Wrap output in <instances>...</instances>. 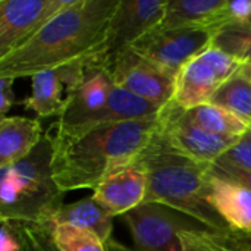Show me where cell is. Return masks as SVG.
<instances>
[{"label": "cell", "mask_w": 251, "mask_h": 251, "mask_svg": "<svg viewBox=\"0 0 251 251\" xmlns=\"http://www.w3.org/2000/svg\"><path fill=\"white\" fill-rule=\"evenodd\" d=\"M6 222L16 237L21 251H59L53 240L51 222L1 221Z\"/></svg>", "instance_id": "cell-22"}, {"label": "cell", "mask_w": 251, "mask_h": 251, "mask_svg": "<svg viewBox=\"0 0 251 251\" xmlns=\"http://www.w3.org/2000/svg\"><path fill=\"white\" fill-rule=\"evenodd\" d=\"M13 81L12 78H0V113L1 118L16 104L15 94H13Z\"/></svg>", "instance_id": "cell-29"}, {"label": "cell", "mask_w": 251, "mask_h": 251, "mask_svg": "<svg viewBox=\"0 0 251 251\" xmlns=\"http://www.w3.org/2000/svg\"><path fill=\"white\" fill-rule=\"evenodd\" d=\"M87 60H76L31 76V93L22 101L25 109L40 118H60L84 78Z\"/></svg>", "instance_id": "cell-12"}, {"label": "cell", "mask_w": 251, "mask_h": 251, "mask_svg": "<svg viewBox=\"0 0 251 251\" xmlns=\"http://www.w3.org/2000/svg\"><path fill=\"white\" fill-rule=\"evenodd\" d=\"M147 172L137 159L109 174L93 191V199L113 218L126 215L146 201Z\"/></svg>", "instance_id": "cell-14"}, {"label": "cell", "mask_w": 251, "mask_h": 251, "mask_svg": "<svg viewBox=\"0 0 251 251\" xmlns=\"http://www.w3.org/2000/svg\"><path fill=\"white\" fill-rule=\"evenodd\" d=\"M138 160L146 168L149 179L144 203L171 207L210 231L229 228L207 201L210 165L175 151L160 135L159 128Z\"/></svg>", "instance_id": "cell-3"}, {"label": "cell", "mask_w": 251, "mask_h": 251, "mask_svg": "<svg viewBox=\"0 0 251 251\" xmlns=\"http://www.w3.org/2000/svg\"><path fill=\"white\" fill-rule=\"evenodd\" d=\"M165 7L166 1L162 0H119L104 44L94 59L110 71L121 53L162 22Z\"/></svg>", "instance_id": "cell-8"}, {"label": "cell", "mask_w": 251, "mask_h": 251, "mask_svg": "<svg viewBox=\"0 0 251 251\" xmlns=\"http://www.w3.org/2000/svg\"><path fill=\"white\" fill-rule=\"evenodd\" d=\"M210 103L251 122V81L238 72L215 93Z\"/></svg>", "instance_id": "cell-21"}, {"label": "cell", "mask_w": 251, "mask_h": 251, "mask_svg": "<svg viewBox=\"0 0 251 251\" xmlns=\"http://www.w3.org/2000/svg\"><path fill=\"white\" fill-rule=\"evenodd\" d=\"M209 238L228 251H251V232L226 228L224 231L207 229Z\"/></svg>", "instance_id": "cell-24"}, {"label": "cell", "mask_w": 251, "mask_h": 251, "mask_svg": "<svg viewBox=\"0 0 251 251\" xmlns=\"http://www.w3.org/2000/svg\"><path fill=\"white\" fill-rule=\"evenodd\" d=\"M41 124L24 116H4L0 121V168L24 160L43 140Z\"/></svg>", "instance_id": "cell-16"}, {"label": "cell", "mask_w": 251, "mask_h": 251, "mask_svg": "<svg viewBox=\"0 0 251 251\" xmlns=\"http://www.w3.org/2000/svg\"><path fill=\"white\" fill-rule=\"evenodd\" d=\"M225 19L228 21H250L251 0H228V4L224 10Z\"/></svg>", "instance_id": "cell-28"}, {"label": "cell", "mask_w": 251, "mask_h": 251, "mask_svg": "<svg viewBox=\"0 0 251 251\" xmlns=\"http://www.w3.org/2000/svg\"><path fill=\"white\" fill-rule=\"evenodd\" d=\"M159 119V132L166 143L179 154L199 163H215L240 140L206 132L188 118L184 109L172 101L163 107Z\"/></svg>", "instance_id": "cell-9"}, {"label": "cell", "mask_w": 251, "mask_h": 251, "mask_svg": "<svg viewBox=\"0 0 251 251\" xmlns=\"http://www.w3.org/2000/svg\"><path fill=\"white\" fill-rule=\"evenodd\" d=\"M228 0H166L165 15L156 26L174 29L185 26H209L213 31L226 22L224 10Z\"/></svg>", "instance_id": "cell-17"}, {"label": "cell", "mask_w": 251, "mask_h": 251, "mask_svg": "<svg viewBox=\"0 0 251 251\" xmlns=\"http://www.w3.org/2000/svg\"><path fill=\"white\" fill-rule=\"evenodd\" d=\"M207 201L231 229L251 232V191L210 174Z\"/></svg>", "instance_id": "cell-15"}, {"label": "cell", "mask_w": 251, "mask_h": 251, "mask_svg": "<svg viewBox=\"0 0 251 251\" xmlns=\"http://www.w3.org/2000/svg\"><path fill=\"white\" fill-rule=\"evenodd\" d=\"M249 135H251V122H250V128H249V132H247Z\"/></svg>", "instance_id": "cell-32"}, {"label": "cell", "mask_w": 251, "mask_h": 251, "mask_svg": "<svg viewBox=\"0 0 251 251\" xmlns=\"http://www.w3.org/2000/svg\"><path fill=\"white\" fill-rule=\"evenodd\" d=\"M110 74L118 87L163 107L174 99L176 78L131 47L118 56Z\"/></svg>", "instance_id": "cell-11"}, {"label": "cell", "mask_w": 251, "mask_h": 251, "mask_svg": "<svg viewBox=\"0 0 251 251\" xmlns=\"http://www.w3.org/2000/svg\"><path fill=\"white\" fill-rule=\"evenodd\" d=\"M53 240L59 251H109L96 234L69 224H54Z\"/></svg>", "instance_id": "cell-23"}, {"label": "cell", "mask_w": 251, "mask_h": 251, "mask_svg": "<svg viewBox=\"0 0 251 251\" xmlns=\"http://www.w3.org/2000/svg\"><path fill=\"white\" fill-rule=\"evenodd\" d=\"M51 224H69L96 234L106 246L113 240V216L93 197L63 204L51 218Z\"/></svg>", "instance_id": "cell-18"}, {"label": "cell", "mask_w": 251, "mask_h": 251, "mask_svg": "<svg viewBox=\"0 0 251 251\" xmlns=\"http://www.w3.org/2000/svg\"><path fill=\"white\" fill-rule=\"evenodd\" d=\"M185 112L196 125L213 135L241 138L249 132L250 128V122L212 103H206Z\"/></svg>", "instance_id": "cell-19"}, {"label": "cell", "mask_w": 251, "mask_h": 251, "mask_svg": "<svg viewBox=\"0 0 251 251\" xmlns=\"http://www.w3.org/2000/svg\"><path fill=\"white\" fill-rule=\"evenodd\" d=\"M119 0H72L32 38L0 57V78L34 76L100 53Z\"/></svg>", "instance_id": "cell-2"}, {"label": "cell", "mask_w": 251, "mask_h": 251, "mask_svg": "<svg viewBox=\"0 0 251 251\" xmlns=\"http://www.w3.org/2000/svg\"><path fill=\"white\" fill-rule=\"evenodd\" d=\"M222 162H226L229 165H234L241 169L251 171V135L246 134L238 140L237 144H234L221 159Z\"/></svg>", "instance_id": "cell-27"}, {"label": "cell", "mask_w": 251, "mask_h": 251, "mask_svg": "<svg viewBox=\"0 0 251 251\" xmlns=\"http://www.w3.org/2000/svg\"><path fill=\"white\" fill-rule=\"evenodd\" d=\"M241 66L238 60L210 46L178 74L172 103L184 110L210 103L215 93L235 76Z\"/></svg>", "instance_id": "cell-5"}, {"label": "cell", "mask_w": 251, "mask_h": 251, "mask_svg": "<svg viewBox=\"0 0 251 251\" xmlns=\"http://www.w3.org/2000/svg\"><path fill=\"white\" fill-rule=\"evenodd\" d=\"M209 171L212 175H215L221 179L238 184V185H241V187L251 191V171L237 168V166L229 165V163L222 162V160H216L215 163H212Z\"/></svg>", "instance_id": "cell-26"}, {"label": "cell", "mask_w": 251, "mask_h": 251, "mask_svg": "<svg viewBox=\"0 0 251 251\" xmlns=\"http://www.w3.org/2000/svg\"><path fill=\"white\" fill-rule=\"evenodd\" d=\"M179 240L182 251H228L213 243L207 235V228L203 226L182 231Z\"/></svg>", "instance_id": "cell-25"}, {"label": "cell", "mask_w": 251, "mask_h": 251, "mask_svg": "<svg viewBox=\"0 0 251 251\" xmlns=\"http://www.w3.org/2000/svg\"><path fill=\"white\" fill-rule=\"evenodd\" d=\"M250 22H251V19H250Z\"/></svg>", "instance_id": "cell-33"}, {"label": "cell", "mask_w": 251, "mask_h": 251, "mask_svg": "<svg viewBox=\"0 0 251 251\" xmlns=\"http://www.w3.org/2000/svg\"><path fill=\"white\" fill-rule=\"evenodd\" d=\"M124 221L135 249L128 250L119 244L122 251H182L181 232L201 226L191 218L157 203H143L124 215Z\"/></svg>", "instance_id": "cell-7"}, {"label": "cell", "mask_w": 251, "mask_h": 251, "mask_svg": "<svg viewBox=\"0 0 251 251\" xmlns=\"http://www.w3.org/2000/svg\"><path fill=\"white\" fill-rule=\"evenodd\" d=\"M72 0H0V57L32 38Z\"/></svg>", "instance_id": "cell-10"}, {"label": "cell", "mask_w": 251, "mask_h": 251, "mask_svg": "<svg viewBox=\"0 0 251 251\" xmlns=\"http://www.w3.org/2000/svg\"><path fill=\"white\" fill-rule=\"evenodd\" d=\"M213 35L215 31L209 26L153 28L138 38L131 49L176 78L191 59L212 46Z\"/></svg>", "instance_id": "cell-6"}, {"label": "cell", "mask_w": 251, "mask_h": 251, "mask_svg": "<svg viewBox=\"0 0 251 251\" xmlns=\"http://www.w3.org/2000/svg\"><path fill=\"white\" fill-rule=\"evenodd\" d=\"M159 116L85 126H63L54 121L46 137L59 190H94L109 174L137 160L156 134Z\"/></svg>", "instance_id": "cell-1"}, {"label": "cell", "mask_w": 251, "mask_h": 251, "mask_svg": "<svg viewBox=\"0 0 251 251\" xmlns=\"http://www.w3.org/2000/svg\"><path fill=\"white\" fill-rule=\"evenodd\" d=\"M212 46L241 65H251V22L228 21L221 24L215 31Z\"/></svg>", "instance_id": "cell-20"}, {"label": "cell", "mask_w": 251, "mask_h": 251, "mask_svg": "<svg viewBox=\"0 0 251 251\" xmlns=\"http://www.w3.org/2000/svg\"><path fill=\"white\" fill-rule=\"evenodd\" d=\"M1 221L51 222L63 206V194L51 174V147L44 135L40 144L16 165L1 169Z\"/></svg>", "instance_id": "cell-4"}, {"label": "cell", "mask_w": 251, "mask_h": 251, "mask_svg": "<svg viewBox=\"0 0 251 251\" xmlns=\"http://www.w3.org/2000/svg\"><path fill=\"white\" fill-rule=\"evenodd\" d=\"M240 74H243L246 78H249L251 81V65H243L240 69Z\"/></svg>", "instance_id": "cell-31"}, {"label": "cell", "mask_w": 251, "mask_h": 251, "mask_svg": "<svg viewBox=\"0 0 251 251\" xmlns=\"http://www.w3.org/2000/svg\"><path fill=\"white\" fill-rule=\"evenodd\" d=\"M0 251H21V246L13 235L10 226L6 222H1L0 231Z\"/></svg>", "instance_id": "cell-30"}, {"label": "cell", "mask_w": 251, "mask_h": 251, "mask_svg": "<svg viewBox=\"0 0 251 251\" xmlns=\"http://www.w3.org/2000/svg\"><path fill=\"white\" fill-rule=\"evenodd\" d=\"M115 85L110 71L94 57L88 59L84 78L72 101L56 122L63 126H81L90 124L106 107Z\"/></svg>", "instance_id": "cell-13"}]
</instances>
